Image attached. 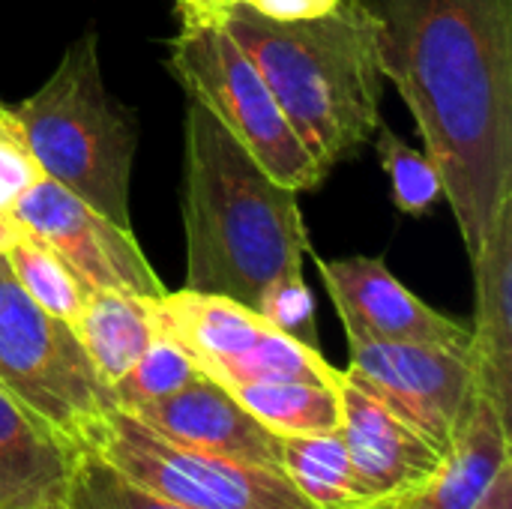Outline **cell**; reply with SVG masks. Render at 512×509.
<instances>
[{"label": "cell", "mask_w": 512, "mask_h": 509, "mask_svg": "<svg viewBox=\"0 0 512 509\" xmlns=\"http://www.w3.org/2000/svg\"><path fill=\"white\" fill-rule=\"evenodd\" d=\"M318 270L348 342H420L471 351V330L408 291L381 255L318 258Z\"/></svg>", "instance_id": "cell-11"}, {"label": "cell", "mask_w": 512, "mask_h": 509, "mask_svg": "<svg viewBox=\"0 0 512 509\" xmlns=\"http://www.w3.org/2000/svg\"><path fill=\"white\" fill-rule=\"evenodd\" d=\"M180 6H192V9H222V6H228V3H234V0H177Z\"/></svg>", "instance_id": "cell-29"}, {"label": "cell", "mask_w": 512, "mask_h": 509, "mask_svg": "<svg viewBox=\"0 0 512 509\" xmlns=\"http://www.w3.org/2000/svg\"><path fill=\"white\" fill-rule=\"evenodd\" d=\"M153 300L156 297H135L126 291L87 294L72 330L108 390L132 369V363L156 336Z\"/></svg>", "instance_id": "cell-17"}, {"label": "cell", "mask_w": 512, "mask_h": 509, "mask_svg": "<svg viewBox=\"0 0 512 509\" xmlns=\"http://www.w3.org/2000/svg\"><path fill=\"white\" fill-rule=\"evenodd\" d=\"M9 219L54 249L90 291H126L135 297L165 294L132 228L111 222L48 177L36 180L18 198Z\"/></svg>", "instance_id": "cell-10"}, {"label": "cell", "mask_w": 512, "mask_h": 509, "mask_svg": "<svg viewBox=\"0 0 512 509\" xmlns=\"http://www.w3.org/2000/svg\"><path fill=\"white\" fill-rule=\"evenodd\" d=\"M264 321H270L279 333L321 351L318 345V327H315V300L303 276H288L273 282L255 309Z\"/></svg>", "instance_id": "cell-24"}, {"label": "cell", "mask_w": 512, "mask_h": 509, "mask_svg": "<svg viewBox=\"0 0 512 509\" xmlns=\"http://www.w3.org/2000/svg\"><path fill=\"white\" fill-rule=\"evenodd\" d=\"M345 381L378 399L441 456L465 429L480 393L471 351L420 342H348Z\"/></svg>", "instance_id": "cell-9"}, {"label": "cell", "mask_w": 512, "mask_h": 509, "mask_svg": "<svg viewBox=\"0 0 512 509\" xmlns=\"http://www.w3.org/2000/svg\"><path fill=\"white\" fill-rule=\"evenodd\" d=\"M0 108H3V105H0Z\"/></svg>", "instance_id": "cell-31"}, {"label": "cell", "mask_w": 512, "mask_h": 509, "mask_svg": "<svg viewBox=\"0 0 512 509\" xmlns=\"http://www.w3.org/2000/svg\"><path fill=\"white\" fill-rule=\"evenodd\" d=\"M180 18L171 69L189 99L201 102L276 183L294 192L321 186L327 174L288 126L258 66L219 24L216 12L180 6Z\"/></svg>", "instance_id": "cell-5"}, {"label": "cell", "mask_w": 512, "mask_h": 509, "mask_svg": "<svg viewBox=\"0 0 512 509\" xmlns=\"http://www.w3.org/2000/svg\"><path fill=\"white\" fill-rule=\"evenodd\" d=\"M357 3L474 258L512 198V0Z\"/></svg>", "instance_id": "cell-1"}, {"label": "cell", "mask_w": 512, "mask_h": 509, "mask_svg": "<svg viewBox=\"0 0 512 509\" xmlns=\"http://www.w3.org/2000/svg\"><path fill=\"white\" fill-rule=\"evenodd\" d=\"M3 258L9 264L18 288L42 312L75 327L90 288L72 273V267L54 249H48L42 240H36L33 234L21 231L15 225L9 243L3 246Z\"/></svg>", "instance_id": "cell-20"}, {"label": "cell", "mask_w": 512, "mask_h": 509, "mask_svg": "<svg viewBox=\"0 0 512 509\" xmlns=\"http://www.w3.org/2000/svg\"><path fill=\"white\" fill-rule=\"evenodd\" d=\"M510 462V423L480 396L465 429L423 483L411 509H474Z\"/></svg>", "instance_id": "cell-16"}, {"label": "cell", "mask_w": 512, "mask_h": 509, "mask_svg": "<svg viewBox=\"0 0 512 509\" xmlns=\"http://www.w3.org/2000/svg\"><path fill=\"white\" fill-rule=\"evenodd\" d=\"M282 474L315 509L369 504L339 429L324 435L282 438Z\"/></svg>", "instance_id": "cell-18"}, {"label": "cell", "mask_w": 512, "mask_h": 509, "mask_svg": "<svg viewBox=\"0 0 512 509\" xmlns=\"http://www.w3.org/2000/svg\"><path fill=\"white\" fill-rule=\"evenodd\" d=\"M372 147L390 180L393 204L408 216H426L438 201H444V180L426 150L402 141L390 126L378 123Z\"/></svg>", "instance_id": "cell-22"}, {"label": "cell", "mask_w": 512, "mask_h": 509, "mask_svg": "<svg viewBox=\"0 0 512 509\" xmlns=\"http://www.w3.org/2000/svg\"><path fill=\"white\" fill-rule=\"evenodd\" d=\"M156 330L171 336L195 366L234 390L267 381L342 384L327 357L264 321L255 309L201 291H165L153 300Z\"/></svg>", "instance_id": "cell-8"}, {"label": "cell", "mask_w": 512, "mask_h": 509, "mask_svg": "<svg viewBox=\"0 0 512 509\" xmlns=\"http://www.w3.org/2000/svg\"><path fill=\"white\" fill-rule=\"evenodd\" d=\"M477 285V318L471 357L480 393L510 423L512 408V198H507L471 258Z\"/></svg>", "instance_id": "cell-14"}, {"label": "cell", "mask_w": 512, "mask_h": 509, "mask_svg": "<svg viewBox=\"0 0 512 509\" xmlns=\"http://www.w3.org/2000/svg\"><path fill=\"white\" fill-rule=\"evenodd\" d=\"M63 509H186L174 501L153 495L138 486L126 474H120L111 462H105L96 450H78Z\"/></svg>", "instance_id": "cell-23"}, {"label": "cell", "mask_w": 512, "mask_h": 509, "mask_svg": "<svg viewBox=\"0 0 512 509\" xmlns=\"http://www.w3.org/2000/svg\"><path fill=\"white\" fill-rule=\"evenodd\" d=\"M84 450L186 509H315L282 471L174 444L120 408L105 411Z\"/></svg>", "instance_id": "cell-7"}, {"label": "cell", "mask_w": 512, "mask_h": 509, "mask_svg": "<svg viewBox=\"0 0 512 509\" xmlns=\"http://www.w3.org/2000/svg\"><path fill=\"white\" fill-rule=\"evenodd\" d=\"M126 414L174 444L282 471V438L258 423L228 387L207 375Z\"/></svg>", "instance_id": "cell-12"}, {"label": "cell", "mask_w": 512, "mask_h": 509, "mask_svg": "<svg viewBox=\"0 0 512 509\" xmlns=\"http://www.w3.org/2000/svg\"><path fill=\"white\" fill-rule=\"evenodd\" d=\"M231 393L258 423H264L279 438L324 435L336 432L342 423L339 384L330 387L312 381H267L243 384Z\"/></svg>", "instance_id": "cell-19"}, {"label": "cell", "mask_w": 512, "mask_h": 509, "mask_svg": "<svg viewBox=\"0 0 512 509\" xmlns=\"http://www.w3.org/2000/svg\"><path fill=\"white\" fill-rule=\"evenodd\" d=\"M273 21H306L333 12L342 0H237Z\"/></svg>", "instance_id": "cell-26"}, {"label": "cell", "mask_w": 512, "mask_h": 509, "mask_svg": "<svg viewBox=\"0 0 512 509\" xmlns=\"http://www.w3.org/2000/svg\"><path fill=\"white\" fill-rule=\"evenodd\" d=\"M339 402V435L348 447L354 474L366 498L378 501L390 495L420 492L444 456L390 408L345 381V375L339 384Z\"/></svg>", "instance_id": "cell-13"}, {"label": "cell", "mask_w": 512, "mask_h": 509, "mask_svg": "<svg viewBox=\"0 0 512 509\" xmlns=\"http://www.w3.org/2000/svg\"><path fill=\"white\" fill-rule=\"evenodd\" d=\"M9 114L42 177L60 183L111 222L132 228L129 186L138 120L105 84L96 30L81 33L48 81Z\"/></svg>", "instance_id": "cell-4"}, {"label": "cell", "mask_w": 512, "mask_h": 509, "mask_svg": "<svg viewBox=\"0 0 512 509\" xmlns=\"http://www.w3.org/2000/svg\"><path fill=\"white\" fill-rule=\"evenodd\" d=\"M219 24L258 66L288 126L330 174L357 156L381 123L384 75L375 33L357 0L306 21H273L243 3L216 9Z\"/></svg>", "instance_id": "cell-3"}, {"label": "cell", "mask_w": 512, "mask_h": 509, "mask_svg": "<svg viewBox=\"0 0 512 509\" xmlns=\"http://www.w3.org/2000/svg\"><path fill=\"white\" fill-rule=\"evenodd\" d=\"M474 509H512V465H507Z\"/></svg>", "instance_id": "cell-27"}, {"label": "cell", "mask_w": 512, "mask_h": 509, "mask_svg": "<svg viewBox=\"0 0 512 509\" xmlns=\"http://www.w3.org/2000/svg\"><path fill=\"white\" fill-rule=\"evenodd\" d=\"M42 180V171L9 108H0V216H9L18 198Z\"/></svg>", "instance_id": "cell-25"}, {"label": "cell", "mask_w": 512, "mask_h": 509, "mask_svg": "<svg viewBox=\"0 0 512 509\" xmlns=\"http://www.w3.org/2000/svg\"><path fill=\"white\" fill-rule=\"evenodd\" d=\"M0 384L69 438L87 447L93 429L114 408L108 387L90 366L75 330L42 312L15 282L0 252Z\"/></svg>", "instance_id": "cell-6"}, {"label": "cell", "mask_w": 512, "mask_h": 509, "mask_svg": "<svg viewBox=\"0 0 512 509\" xmlns=\"http://www.w3.org/2000/svg\"><path fill=\"white\" fill-rule=\"evenodd\" d=\"M414 498H417V492H411V495H390V498H378V501H369V504L348 509H411Z\"/></svg>", "instance_id": "cell-28"}, {"label": "cell", "mask_w": 512, "mask_h": 509, "mask_svg": "<svg viewBox=\"0 0 512 509\" xmlns=\"http://www.w3.org/2000/svg\"><path fill=\"white\" fill-rule=\"evenodd\" d=\"M78 447L0 384V509H63Z\"/></svg>", "instance_id": "cell-15"}, {"label": "cell", "mask_w": 512, "mask_h": 509, "mask_svg": "<svg viewBox=\"0 0 512 509\" xmlns=\"http://www.w3.org/2000/svg\"><path fill=\"white\" fill-rule=\"evenodd\" d=\"M201 375L204 372L195 366V360L171 336L156 330V336L141 351V357L132 363V369L117 384H111L108 396H111L114 408L135 411L141 405H150L156 399H165V396L183 390L186 384H192Z\"/></svg>", "instance_id": "cell-21"}, {"label": "cell", "mask_w": 512, "mask_h": 509, "mask_svg": "<svg viewBox=\"0 0 512 509\" xmlns=\"http://www.w3.org/2000/svg\"><path fill=\"white\" fill-rule=\"evenodd\" d=\"M186 288L258 309L261 294L303 276L312 252L297 192L276 183L195 99L183 123Z\"/></svg>", "instance_id": "cell-2"}, {"label": "cell", "mask_w": 512, "mask_h": 509, "mask_svg": "<svg viewBox=\"0 0 512 509\" xmlns=\"http://www.w3.org/2000/svg\"><path fill=\"white\" fill-rule=\"evenodd\" d=\"M12 231H15V222H12L9 216H0V252H3V246L9 243Z\"/></svg>", "instance_id": "cell-30"}]
</instances>
